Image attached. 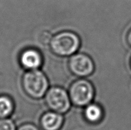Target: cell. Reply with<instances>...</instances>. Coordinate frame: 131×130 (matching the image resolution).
<instances>
[{
    "label": "cell",
    "instance_id": "cell-1",
    "mask_svg": "<svg viewBox=\"0 0 131 130\" xmlns=\"http://www.w3.org/2000/svg\"><path fill=\"white\" fill-rule=\"evenodd\" d=\"M23 86L28 96L33 98H40L48 88V81L44 74L37 70H31L24 74Z\"/></svg>",
    "mask_w": 131,
    "mask_h": 130
},
{
    "label": "cell",
    "instance_id": "cell-2",
    "mask_svg": "<svg viewBox=\"0 0 131 130\" xmlns=\"http://www.w3.org/2000/svg\"><path fill=\"white\" fill-rule=\"evenodd\" d=\"M80 45L78 36L72 32H63L51 39V47L59 56H70L77 51Z\"/></svg>",
    "mask_w": 131,
    "mask_h": 130
},
{
    "label": "cell",
    "instance_id": "cell-3",
    "mask_svg": "<svg viewBox=\"0 0 131 130\" xmlns=\"http://www.w3.org/2000/svg\"><path fill=\"white\" fill-rule=\"evenodd\" d=\"M94 95V89L92 84L85 80L75 82L70 88V97L72 101L78 106L89 104Z\"/></svg>",
    "mask_w": 131,
    "mask_h": 130
},
{
    "label": "cell",
    "instance_id": "cell-4",
    "mask_svg": "<svg viewBox=\"0 0 131 130\" xmlns=\"http://www.w3.org/2000/svg\"><path fill=\"white\" fill-rule=\"evenodd\" d=\"M46 101L50 109L59 113H65L70 107L68 94L60 87H52L49 89L46 94Z\"/></svg>",
    "mask_w": 131,
    "mask_h": 130
},
{
    "label": "cell",
    "instance_id": "cell-5",
    "mask_svg": "<svg viewBox=\"0 0 131 130\" xmlns=\"http://www.w3.org/2000/svg\"><path fill=\"white\" fill-rule=\"evenodd\" d=\"M69 68L74 75L79 76H86L92 73L94 64L88 56L78 54L73 56L69 61Z\"/></svg>",
    "mask_w": 131,
    "mask_h": 130
},
{
    "label": "cell",
    "instance_id": "cell-6",
    "mask_svg": "<svg viewBox=\"0 0 131 130\" xmlns=\"http://www.w3.org/2000/svg\"><path fill=\"white\" fill-rule=\"evenodd\" d=\"M63 123V117L56 112H49L43 115L40 124L43 130H59Z\"/></svg>",
    "mask_w": 131,
    "mask_h": 130
},
{
    "label": "cell",
    "instance_id": "cell-7",
    "mask_svg": "<svg viewBox=\"0 0 131 130\" xmlns=\"http://www.w3.org/2000/svg\"><path fill=\"white\" fill-rule=\"evenodd\" d=\"M20 62L26 68L36 70L42 64V57L35 50L28 49L20 56Z\"/></svg>",
    "mask_w": 131,
    "mask_h": 130
},
{
    "label": "cell",
    "instance_id": "cell-8",
    "mask_svg": "<svg viewBox=\"0 0 131 130\" xmlns=\"http://www.w3.org/2000/svg\"><path fill=\"white\" fill-rule=\"evenodd\" d=\"M102 110L99 105L91 104L88 105L84 110V117L88 122L91 123H97L102 118Z\"/></svg>",
    "mask_w": 131,
    "mask_h": 130
},
{
    "label": "cell",
    "instance_id": "cell-9",
    "mask_svg": "<svg viewBox=\"0 0 131 130\" xmlns=\"http://www.w3.org/2000/svg\"><path fill=\"white\" fill-rule=\"evenodd\" d=\"M14 110L12 100L6 96H0V118L5 119L12 114Z\"/></svg>",
    "mask_w": 131,
    "mask_h": 130
},
{
    "label": "cell",
    "instance_id": "cell-10",
    "mask_svg": "<svg viewBox=\"0 0 131 130\" xmlns=\"http://www.w3.org/2000/svg\"><path fill=\"white\" fill-rule=\"evenodd\" d=\"M0 130H15L14 122L8 119H0Z\"/></svg>",
    "mask_w": 131,
    "mask_h": 130
},
{
    "label": "cell",
    "instance_id": "cell-11",
    "mask_svg": "<svg viewBox=\"0 0 131 130\" xmlns=\"http://www.w3.org/2000/svg\"><path fill=\"white\" fill-rule=\"evenodd\" d=\"M17 130H39L38 127L32 124H24L21 125Z\"/></svg>",
    "mask_w": 131,
    "mask_h": 130
},
{
    "label": "cell",
    "instance_id": "cell-12",
    "mask_svg": "<svg viewBox=\"0 0 131 130\" xmlns=\"http://www.w3.org/2000/svg\"><path fill=\"white\" fill-rule=\"evenodd\" d=\"M127 42H128V43H129V45L131 46V29L130 30V31L129 32V33H128Z\"/></svg>",
    "mask_w": 131,
    "mask_h": 130
},
{
    "label": "cell",
    "instance_id": "cell-13",
    "mask_svg": "<svg viewBox=\"0 0 131 130\" xmlns=\"http://www.w3.org/2000/svg\"><path fill=\"white\" fill-rule=\"evenodd\" d=\"M130 88H131V84H130Z\"/></svg>",
    "mask_w": 131,
    "mask_h": 130
}]
</instances>
